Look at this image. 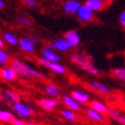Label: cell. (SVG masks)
<instances>
[{"mask_svg": "<svg viewBox=\"0 0 125 125\" xmlns=\"http://www.w3.org/2000/svg\"><path fill=\"white\" fill-rule=\"evenodd\" d=\"M9 65L16 71L17 76L23 77V78H27V79H44L45 78L42 72H40L38 69L31 67L30 64L25 63L24 61L20 59H11Z\"/></svg>", "mask_w": 125, "mask_h": 125, "instance_id": "1", "label": "cell"}, {"mask_svg": "<svg viewBox=\"0 0 125 125\" xmlns=\"http://www.w3.org/2000/svg\"><path fill=\"white\" fill-rule=\"evenodd\" d=\"M71 62L73 64H76L77 67H79L82 70L86 71L87 73L90 75H93V76H99L101 71L100 69H98L94 65L93 61L90 59V56H87L85 54L80 53V52H76V53L71 54Z\"/></svg>", "mask_w": 125, "mask_h": 125, "instance_id": "2", "label": "cell"}, {"mask_svg": "<svg viewBox=\"0 0 125 125\" xmlns=\"http://www.w3.org/2000/svg\"><path fill=\"white\" fill-rule=\"evenodd\" d=\"M11 111H13V114L16 118L25 119V121H29L30 118H32L34 116L33 107L27 102H23L22 100L14 103V104H11Z\"/></svg>", "mask_w": 125, "mask_h": 125, "instance_id": "3", "label": "cell"}, {"mask_svg": "<svg viewBox=\"0 0 125 125\" xmlns=\"http://www.w3.org/2000/svg\"><path fill=\"white\" fill-rule=\"evenodd\" d=\"M19 78L17 73L10 65H6V67H1L0 68V79L6 82V83H13Z\"/></svg>", "mask_w": 125, "mask_h": 125, "instance_id": "4", "label": "cell"}, {"mask_svg": "<svg viewBox=\"0 0 125 125\" xmlns=\"http://www.w3.org/2000/svg\"><path fill=\"white\" fill-rule=\"evenodd\" d=\"M37 104L40 109L45 111H53L59 106V100L54 98H42L37 101Z\"/></svg>", "mask_w": 125, "mask_h": 125, "instance_id": "5", "label": "cell"}, {"mask_svg": "<svg viewBox=\"0 0 125 125\" xmlns=\"http://www.w3.org/2000/svg\"><path fill=\"white\" fill-rule=\"evenodd\" d=\"M40 55H42L40 57L45 59V60L48 61V62H60V60H61L60 55L56 53V51H54L51 44H47L46 47H44V48L42 49Z\"/></svg>", "mask_w": 125, "mask_h": 125, "instance_id": "6", "label": "cell"}, {"mask_svg": "<svg viewBox=\"0 0 125 125\" xmlns=\"http://www.w3.org/2000/svg\"><path fill=\"white\" fill-rule=\"evenodd\" d=\"M77 19L83 23H90L94 19V13L87 7L86 5H82L77 11Z\"/></svg>", "mask_w": 125, "mask_h": 125, "instance_id": "7", "label": "cell"}, {"mask_svg": "<svg viewBox=\"0 0 125 125\" xmlns=\"http://www.w3.org/2000/svg\"><path fill=\"white\" fill-rule=\"evenodd\" d=\"M80 6H82V4L78 0H67L62 5V9L69 15H75V14H77Z\"/></svg>", "mask_w": 125, "mask_h": 125, "instance_id": "8", "label": "cell"}, {"mask_svg": "<svg viewBox=\"0 0 125 125\" xmlns=\"http://www.w3.org/2000/svg\"><path fill=\"white\" fill-rule=\"evenodd\" d=\"M108 4L109 2L107 0H86L84 5H86L93 13H96V11L103 10L108 6Z\"/></svg>", "mask_w": 125, "mask_h": 125, "instance_id": "9", "label": "cell"}, {"mask_svg": "<svg viewBox=\"0 0 125 125\" xmlns=\"http://www.w3.org/2000/svg\"><path fill=\"white\" fill-rule=\"evenodd\" d=\"M70 95L82 106L91 102V96L88 95V93H86L85 91H82V90H73Z\"/></svg>", "mask_w": 125, "mask_h": 125, "instance_id": "10", "label": "cell"}, {"mask_svg": "<svg viewBox=\"0 0 125 125\" xmlns=\"http://www.w3.org/2000/svg\"><path fill=\"white\" fill-rule=\"evenodd\" d=\"M62 104L64 106V108L72 110L75 113H77V111H79L82 109V104H79V103L77 102L71 95H64L62 98Z\"/></svg>", "mask_w": 125, "mask_h": 125, "instance_id": "11", "label": "cell"}, {"mask_svg": "<svg viewBox=\"0 0 125 125\" xmlns=\"http://www.w3.org/2000/svg\"><path fill=\"white\" fill-rule=\"evenodd\" d=\"M91 90H93L96 93H100L102 95H108L110 93V88L109 86H107L106 84H103L102 82H99V80H91L88 83Z\"/></svg>", "mask_w": 125, "mask_h": 125, "instance_id": "12", "label": "cell"}, {"mask_svg": "<svg viewBox=\"0 0 125 125\" xmlns=\"http://www.w3.org/2000/svg\"><path fill=\"white\" fill-rule=\"evenodd\" d=\"M51 45L53 47L54 51H57V52H62V53H64V52H68L71 49V46L68 44V42L65 40L64 38H57L55 40L51 42Z\"/></svg>", "mask_w": 125, "mask_h": 125, "instance_id": "13", "label": "cell"}, {"mask_svg": "<svg viewBox=\"0 0 125 125\" xmlns=\"http://www.w3.org/2000/svg\"><path fill=\"white\" fill-rule=\"evenodd\" d=\"M64 39L68 42V44L72 47H77L80 44V36L75 30H69L64 33Z\"/></svg>", "mask_w": 125, "mask_h": 125, "instance_id": "14", "label": "cell"}, {"mask_svg": "<svg viewBox=\"0 0 125 125\" xmlns=\"http://www.w3.org/2000/svg\"><path fill=\"white\" fill-rule=\"evenodd\" d=\"M85 115L90 121L94 122V123H102V122L106 121V115L100 114L99 111H95L92 108H87L86 111H85Z\"/></svg>", "mask_w": 125, "mask_h": 125, "instance_id": "15", "label": "cell"}, {"mask_svg": "<svg viewBox=\"0 0 125 125\" xmlns=\"http://www.w3.org/2000/svg\"><path fill=\"white\" fill-rule=\"evenodd\" d=\"M2 94H4V101L10 103V104H14V103L21 101V95L13 90H5Z\"/></svg>", "mask_w": 125, "mask_h": 125, "instance_id": "16", "label": "cell"}, {"mask_svg": "<svg viewBox=\"0 0 125 125\" xmlns=\"http://www.w3.org/2000/svg\"><path fill=\"white\" fill-rule=\"evenodd\" d=\"M90 108L94 109L95 111H99L100 114H103V115H107L108 114V110H109L110 107L107 104V103L100 101V100H93L90 102Z\"/></svg>", "mask_w": 125, "mask_h": 125, "instance_id": "17", "label": "cell"}, {"mask_svg": "<svg viewBox=\"0 0 125 125\" xmlns=\"http://www.w3.org/2000/svg\"><path fill=\"white\" fill-rule=\"evenodd\" d=\"M19 46L20 48L22 49L23 52H25V53H34V51H36V45L32 44V42L27 38V37H23L19 40Z\"/></svg>", "mask_w": 125, "mask_h": 125, "instance_id": "18", "label": "cell"}, {"mask_svg": "<svg viewBox=\"0 0 125 125\" xmlns=\"http://www.w3.org/2000/svg\"><path fill=\"white\" fill-rule=\"evenodd\" d=\"M108 116L110 118H113L114 121H116L117 123H119L121 125H125V115H123L121 111H118L115 108H109L108 110Z\"/></svg>", "mask_w": 125, "mask_h": 125, "instance_id": "19", "label": "cell"}, {"mask_svg": "<svg viewBox=\"0 0 125 125\" xmlns=\"http://www.w3.org/2000/svg\"><path fill=\"white\" fill-rule=\"evenodd\" d=\"M44 91H45L46 95H47L48 98L56 99L57 96L60 95V90H59V87H57L56 85L52 84V83L46 84L45 86H44Z\"/></svg>", "mask_w": 125, "mask_h": 125, "instance_id": "20", "label": "cell"}, {"mask_svg": "<svg viewBox=\"0 0 125 125\" xmlns=\"http://www.w3.org/2000/svg\"><path fill=\"white\" fill-rule=\"evenodd\" d=\"M47 69L56 75H64L67 72V68L60 62H49L47 65Z\"/></svg>", "mask_w": 125, "mask_h": 125, "instance_id": "21", "label": "cell"}, {"mask_svg": "<svg viewBox=\"0 0 125 125\" xmlns=\"http://www.w3.org/2000/svg\"><path fill=\"white\" fill-rule=\"evenodd\" d=\"M14 117L15 116L11 110L0 109V124H10Z\"/></svg>", "mask_w": 125, "mask_h": 125, "instance_id": "22", "label": "cell"}, {"mask_svg": "<svg viewBox=\"0 0 125 125\" xmlns=\"http://www.w3.org/2000/svg\"><path fill=\"white\" fill-rule=\"evenodd\" d=\"M2 39H4L5 42H7L8 45L10 46H17L19 45V40L17 36L15 33H13L10 31H5L2 33Z\"/></svg>", "mask_w": 125, "mask_h": 125, "instance_id": "23", "label": "cell"}, {"mask_svg": "<svg viewBox=\"0 0 125 125\" xmlns=\"http://www.w3.org/2000/svg\"><path fill=\"white\" fill-rule=\"evenodd\" d=\"M60 115L61 117L65 119V121L68 122H76L78 119V116L75 111H72L70 109H67V108H63V109L60 110Z\"/></svg>", "mask_w": 125, "mask_h": 125, "instance_id": "24", "label": "cell"}, {"mask_svg": "<svg viewBox=\"0 0 125 125\" xmlns=\"http://www.w3.org/2000/svg\"><path fill=\"white\" fill-rule=\"evenodd\" d=\"M111 76L114 78H116V79L125 83V67H118V68L113 69Z\"/></svg>", "mask_w": 125, "mask_h": 125, "instance_id": "25", "label": "cell"}, {"mask_svg": "<svg viewBox=\"0 0 125 125\" xmlns=\"http://www.w3.org/2000/svg\"><path fill=\"white\" fill-rule=\"evenodd\" d=\"M10 63V56L4 48H0V68L6 67Z\"/></svg>", "mask_w": 125, "mask_h": 125, "instance_id": "26", "label": "cell"}, {"mask_svg": "<svg viewBox=\"0 0 125 125\" xmlns=\"http://www.w3.org/2000/svg\"><path fill=\"white\" fill-rule=\"evenodd\" d=\"M16 21H17V23H19L20 25H22L23 28H31V25H32L31 20L24 15H19L16 17Z\"/></svg>", "mask_w": 125, "mask_h": 125, "instance_id": "27", "label": "cell"}, {"mask_svg": "<svg viewBox=\"0 0 125 125\" xmlns=\"http://www.w3.org/2000/svg\"><path fill=\"white\" fill-rule=\"evenodd\" d=\"M11 125H39L38 123L32 121H25V119H20V118L14 117V119L10 123Z\"/></svg>", "mask_w": 125, "mask_h": 125, "instance_id": "28", "label": "cell"}, {"mask_svg": "<svg viewBox=\"0 0 125 125\" xmlns=\"http://www.w3.org/2000/svg\"><path fill=\"white\" fill-rule=\"evenodd\" d=\"M23 5L29 9H36L38 7V1L37 0H23Z\"/></svg>", "mask_w": 125, "mask_h": 125, "instance_id": "29", "label": "cell"}, {"mask_svg": "<svg viewBox=\"0 0 125 125\" xmlns=\"http://www.w3.org/2000/svg\"><path fill=\"white\" fill-rule=\"evenodd\" d=\"M119 23L123 28H125V10H123L119 14Z\"/></svg>", "mask_w": 125, "mask_h": 125, "instance_id": "30", "label": "cell"}, {"mask_svg": "<svg viewBox=\"0 0 125 125\" xmlns=\"http://www.w3.org/2000/svg\"><path fill=\"white\" fill-rule=\"evenodd\" d=\"M25 37H27V38L29 39L32 44H34V45H37V44H38V38H37V37H34V36H30V34H29V36H25Z\"/></svg>", "mask_w": 125, "mask_h": 125, "instance_id": "31", "label": "cell"}, {"mask_svg": "<svg viewBox=\"0 0 125 125\" xmlns=\"http://www.w3.org/2000/svg\"><path fill=\"white\" fill-rule=\"evenodd\" d=\"M6 7V2H5V0H0V9H4Z\"/></svg>", "mask_w": 125, "mask_h": 125, "instance_id": "32", "label": "cell"}, {"mask_svg": "<svg viewBox=\"0 0 125 125\" xmlns=\"http://www.w3.org/2000/svg\"><path fill=\"white\" fill-rule=\"evenodd\" d=\"M4 47H5V42L2 39V37L0 36V48H4Z\"/></svg>", "mask_w": 125, "mask_h": 125, "instance_id": "33", "label": "cell"}, {"mask_svg": "<svg viewBox=\"0 0 125 125\" xmlns=\"http://www.w3.org/2000/svg\"><path fill=\"white\" fill-rule=\"evenodd\" d=\"M1 101H4V94H2V92L0 91V102Z\"/></svg>", "mask_w": 125, "mask_h": 125, "instance_id": "34", "label": "cell"}, {"mask_svg": "<svg viewBox=\"0 0 125 125\" xmlns=\"http://www.w3.org/2000/svg\"><path fill=\"white\" fill-rule=\"evenodd\" d=\"M54 1H60V0H54Z\"/></svg>", "mask_w": 125, "mask_h": 125, "instance_id": "35", "label": "cell"}]
</instances>
